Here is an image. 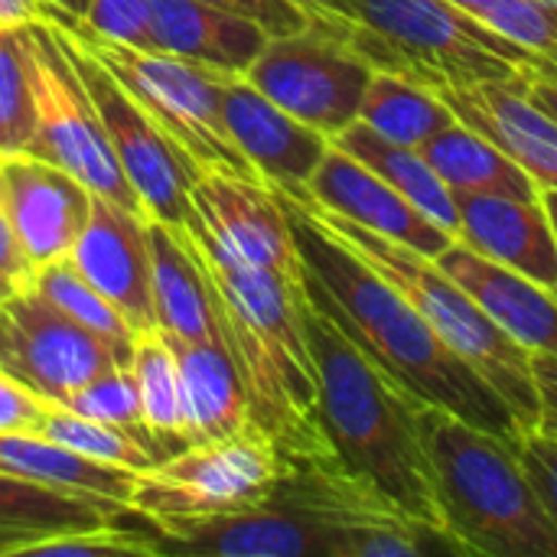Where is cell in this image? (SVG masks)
<instances>
[{"mask_svg":"<svg viewBox=\"0 0 557 557\" xmlns=\"http://www.w3.org/2000/svg\"><path fill=\"white\" fill-rule=\"evenodd\" d=\"M372 75L375 69L343 33L313 20L297 33L271 36L245 72L261 95L330 140L359 117Z\"/></svg>","mask_w":557,"mask_h":557,"instance_id":"10","label":"cell"},{"mask_svg":"<svg viewBox=\"0 0 557 557\" xmlns=\"http://www.w3.org/2000/svg\"><path fill=\"white\" fill-rule=\"evenodd\" d=\"M336 147L362 160L372 173H379L392 189H398L414 209H421L431 222H437L444 232L457 238L460 228V209L457 196L444 186V180L431 170V163L421 157L418 147H401L375 131H369L362 121H352L346 131L333 137Z\"/></svg>","mask_w":557,"mask_h":557,"instance_id":"28","label":"cell"},{"mask_svg":"<svg viewBox=\"0 0 557 557\" xmlns=\"http://www.w3.org/2000/svg\"><path fill=\"white\" fill-rule=\"evenodd\" d=\"M134 509L49 490L0 470V557L23 555L42 539L111 525Z\"/></svg>","mask_w":557,"mask_h":557,"instance_id":"25","label":"cell"},{"mask_svg":"<svg viewBox=\"0 0 557 557\" xmlns=\"http://www.w3.org/2000/svg\"><path fill=\"white\" fill-rule=\"evenodd\" d=\"M294 7H300L313 23H323L336 33L346 36V29L352 26L349 20V10H346V0H290Z\"/></svg>","mask_w":557,"mask_h":557,"instance_id":"42","label":"cell"},{"mask_svg":"<svg viewBox=\"0 0 557 557\" xmlns=\"http://www.w3.org/2000/svg\"><path fill=\"white\" fill-rule=\"evenodd\" d=\"M457 209L460 245L557 290V238L542 196L516 199L496 193H470L457 196Z\"/></svg>","mask_w":557,"mask_h":557,"instance_id":"20","label":"cell"},{"mask_svg":"<svg viewBox=\"0 0 557 557\" xmlns=\"http://www.w3.org/2000/svg\"><path fill=\"white\" fill-rule=\"evenodd\" d=\"M274 193L294 228L307 297L418 401L437 405L486 434L519 444L525 431L509 405L431 330L414 304L336 238L304 202L281 189Z\"/></svg>","mask_w":557,"mask_h":557,"instance_id":"1","label":"cell"},{"mask_svg":"<svg viewBox=\"0 0 557 557\" xmlns=\"http://www.w3.org/2000/svg\"><path fill=\"white\" fill-rule=\"evenodd\" d=\"M147 251L157 330L189 343H225L222 310L186 232L180 225L147 219Z\"/></svg>","mask_w":557,"mask_h":557,"instance_id":"23","label":"cell"},{"mask_svg":"<svg viewBox=\"0 0 557 557\" xmlns=\"http://www.w3.org/2000/svg\"><path fill=\"white\" fill-rule=\"evenodd\" d=\"M212 284L258 424L281 450L330 444L317 405V366L304 330V281H287L225 251L196 209L180 225Z\"/></svg>","mask_w":557,"mask_h":557,"instance_id":"2","label":"cell"},{"mask_svg":"<svg viewBox=\"0 0 557 557\" xmlns=\"http://www.w3.org/2000/svg\"><path fill=\"white\" fill-rule=\"evenodd\" d=\"M529 91L552 117H557V72H532Z\"/></svg>","mask_w":557,"mask_h":557,"instance_id":"44","label":"cell"},{"mask_svg":"<svg viewBox=\"0 0 557 557\" xmlns=\"http://www.w3.org/2000/svg\"><path fill=\"white\" fill-rule=\"evenodd\" d=\"M46 0H0V26H23L42 20Z\"/></svg>","mask_w":557,"mask_h":557,"instance_id":"43","label":"cell"},{"mask_svg":"<svg viewBox=\"0 0 557 557\" xmlns=\"http://www.w3.org/2000/svg\"><path fill=\"white\" fill-rule=\"evenodd\" d=\"M69 26H78L88 36H98V39H108L117 46L157 49L153 29H150V0H91L85 16Z\"/></svg>","mask_w":557,"mask_h":557,"instance_id":"36","label":"cell"},{"mask_svg":"<svg viewBox=\"0 0 557 557\" xmlns=\"http://www.w3.org/2000/svg\"><path fill=\"white\" fill-rule=\"evenodd\" d=\"M131 372L137 379L140 392V408H144V424L160 447L163 460L186 450V434H183V398H180V369L176 356L160 330L134 336V359Z\"/></svg>","mask_w":557,"mask_h":557,"instance_id":"30","label":"cell"},{"mask_svg":"<svg viewBox=\"0 0 557 557\" xmlns=\"http://www.w3.org/2000/svg\"><path fill=\"white\" fill-rule=\"evenodd\" d=\"M62 405L69 411H75V414H85V418H95V421H104V424H114V428L134 434L163 463V454H160V447L153 444V437H150V431L144 424L140 392H137V379H134L131 366H121V369H111V372L98 375L95 382H88L85 388H78Z\"/></svg>","mask_w":557,"mask_h":557,"instance_id":"34","label":"cell"},{"mask_svg":"<svg viewBox=\"0 0 557 557\" xmlns=\"http://www.w3.org/2000/svg\"><path fill=\"white\" fill-rule=\"evenodd\" d=\"M46 398L0 369V434H36Z\"/></svg>","mask_w":557,"mask_h":557,"instance_id":"38","label":"cell"},{"mask_svg":"<svg viewBox=\"0 0 557 557\" xmlns=\"http://www.w3.org/2000/svg\"><path fill=\"white\" fill-rule=\"evenodd\" d=\"M356 121H362L369 131H375L379 137L392 144L421 147L428 137H434L457 117L437 98L434 88L411 82L405 75H395V72H375L366 88Z\"/></svg>","mask_w":557,"mask_h":557,"instance_id":"29","label":"cell"},{"mask_svg":"<svg viewBox=\"0 0 557 557\" xmlns=\"http://www.w3.org/2000/svg\"><path fill=\"white\" fill-rule=\"evenodd\" d=\"M304 330L317 366L320 421L339 460L411 519L444 529L418 428L424 401L379 369L310 297Z\"/></svg>","mask_w":557,"mask_h":557,"instance_id":"3","label":"cell"},{"mask_svg":"<svg viewBox=\"0 0 557 557\" xmlns=\"http://www.w3.org/2000/svg\"><path fill=\"white\" fill-rule=\"evenodd\" d=\"M33 264L26 261L16 232L7 219V209L0 202V297L13 294V290H26L33 287Z\"/></svg>","mask_w":557,"mask_h":557,"instance_id":"40","label":"cell"},{"mask_svg":"<svg viewBox=\"0 0 557 557\" xmlns=\"http://www.w3.org/2000/svg\"><path fill=\"white\" fill-rule=\"evenodd\" d=\"M33 287L55 304L69 320H75L78 326L91 330L95 336H101L104 343H111L114 349L134 356V330L124 323V317L78 274V268L69 258L49 261L42 268H36L33 274Z\"/></svg>","mask_w":557,"mask_h":557,"instance_id":"32","label":"cell"},{"mask_svg":"<svg viewBox=\"0 0 557 557\" xmlns=\"http://www.w3.org/2000/svg\"><path fill=\"white\" fill-rule=\"evenodd\" d=\"M238 13H248L251 20H258L271 36H284V33H297L310 23V16L294 7L290 0H209Z\"/></svg>","mask_w":557,"mask_h":557,"instance_id":"39","label":"cell"},{"mask_svg":"<svg viewBox=\"0 0 557 557\" xmlns=\"http://www.w3.org/2000/svg\"><path fill=\"white\" fill-rule=\"evenodd\" d=\"M529 75L532 72L503 82L434 91L457 121L493 140L539 183V189H557V117L532 98Z\"/></svg>","mask_w":557,"mask_h":557,"instance_id":"19","label":"cell"},{"mask_svg":"<svg viewBox=\"0 0 557 557\" xmlns=\"http://www.w3.org/2000/svg\"><path fill=\"white\" fill-rule=\"evenodd\" d=\"M189 202L225 251L287 281H304V261L290 219L281 196L268 183L222 170H202L193 180Z\"/></svg>","mask_w":557,"mask_h":557,"instance_id":"13","label":"cell"},{"mask_svg":"<svg viewBox=\"0 0 557 557\" xmlns=\"http://www.w3.org/2000/svg\"><path fill=\"white\" fill-rule=\"evenodd\" d=\"M222 117L251 170L281 193H304L330 150L326 134L277 108L245 75L225 78Z\"/></svg>","mask_w":557,"mask_h":557,"instance_id":"18","label":"cell"},{"mask_svg":"<svg viewBox=\"0 0 557 557\" xmlns=\"http://www.w3.org/2000/svg\"><path fill=\"white\" fill-rule=\"evenodd\" d=\"M418 150L454 196H470V193H496L516 199L542 196L539 183L519 163H512L493 140H486L480 131H473L463 121L447 124L444 131L428 137Z\"/></svg>","mask_w":557,"mask_h":557,"instance_id":"27","label":"cell"},{"mask_svg":"<svg viewBox=\"0 0 557 557\" xmlns=\"http://www.w3.org/2000/svg\"><path fill=\"white\" fill-rule=\"evenodd\" d=\"M36 434L59 444V447H65V450L82 454V457H88L95 463L124 467V470H134V473H144V470L160 463V457L147 444H140L134 434H127V431H121L114 424L75 414V411H69L65 405H55V401L46 405Z\"/></svg>","mask_w":557,"mask_h":557,"instance_id":"31","label":"cell"},{"mask_svg":"<svg viewBox=\"0 0 557 557\" xmlns=\"http://www.w3.org/2000/svg\"><path fill=\"white\" fill-rule=\"evenodd\" d=\"M277 473V444L258 424H248L222 441L189 444L137 473L131 509L147 519L245 509L271 496Z\"/></svg>","mask_w":557,"mask_h":557,"instance_id":"11","label":"cell"},{"mask_svg":"<svg viewBox=\"0 0 557 557\" xmlns=\"http://www.w3.org/2000/svg\"><path fill=\"white\" fill-rule=\"evenodd\" d=\"M545 3H555V7H557V0H545Z\"/></svg>","mask_w":557,"mask_h":557,"instance_id":"48","label":"cell"},{"mask_svg":"<svg viewBox=\"0 0 557 557\" xmlns=\"http://www.w3.org/2000/svg\"><path fill=\"white\" fill-rule=\"evenodd\" d=\"M297 202H304L336 238H343L366 264H372L398 294H405L414 304V310L431 323V330L499 392V398L509 405L525 434L539 428V388L532 375V352L519 346L499 323H493L490 313L434 264V258L418 255L414 248L375 235L307 199Z\"/></svg>","mask_w":557,"mask_h":557,"instance_id":"5","label":"cell"},{"mask_svg":"<svg viewBox=\"0 0 557 557\" xmlns=\"http://www.w3.org/2000/svg\"><path fill=\"white\" fill-rule=\"evenodd\" d=\"M542 206H545V212L552 219V228H555L557 238V189H542Z\"/></svg>","mask_w":557,"mask_h":557,"instance_id":"46","label":"cell"},{"mask_svg":"<svg viewBox=\"0 0 557 557\" xmlns=\"http://www.w3.org/2000/svg\"><path fill=\"white\" fill-rule=\"evenodd\" d=\"M49 7H55L59 13H65L69 16V23H78L82 16H85V10H88V3L91 0H46ZM69 23H62V26H69Z\"/></svg>","mask_w":557,"mask_h":557,"instance_id":"45","label":"cell"},{"mask_svg":"<svg viewBox=\"0 0 557 557\" xmlns=\"http://www.w3.org/2000/svg\"><path fill=\"white\" fill-rule=\"evenodd\" d=\"M69 261L124 317L134 336L157 330L147 215L121 209L104 196L91 193L88 219L69 251Z\"/></svg>","mask_w":557,"mask_h":557,"instance_id":"16","label":"cell"},{"mask_svg":"<svg viewBox=\"0 0 557 557\" xmlns=\"http://www.w3.org/2000/svg\"><path fill=\"white\" fill-rule=\"evenodd\" d=\"M0 202L36 271L49 261L69 258L85 228L91 189L52 160L20 150L0 153Z\"/></svg>","mask_w":557,"mask_h":557,"instance_id":"15","label":"cell"},{"mask_svg":"<svg viewBox=\"0 0 557 557\" xmlns=\"http://www.w3.org/2000/svg\"><path fill=\"white\" fill-rule=\"evenodd\" d=\"M176 369H180V398H183V434L186 444L222 441L251 424L248 385L242 366L228 343H189L166 336Z\"/></svg>","mask_w":557,"mask_h":557,"instance_id":"24","label":"cell"},{"mask_svg":"<svg viewBox=\"0 0 557 557\" xmlns=\"http://www.w3.org/2000/svg\"><path fill=\"white\" fill-rule=\"evenodd\" d=\"M23 39L33 65V95H36V134L29 153L69 170L95 196H104L121 209L147 215L124 170L117 166L104 124L82 78L75 75L55 26L46 16L23 23Z\"/></svg>","mask_w":557,"mask_h":557,"instance_id":"8","label":"cell"},{"mask_svg":"<svg viewBox=\"0 0 557 557\" xmlns=\"http://www.w3.org/2000/svg\"><path fill=\"white\" fill-rule=\"evenodd\" d=\"M131 359L69 320L36 287L0 297V369L46 401L62 405L98 375L131 366Z\"/></svg>","mask_w":557,"mask_h":557,"instance_id":"12","label":"cell"},{"mask_svg":"<svg viewBox=\"0 0 557 557\" xmlns=\"http://www.w3.org/2000/svg\"><path fill=\"white\" fill-rule=\"evenodd\" d=\"M65 29L144 104V111L170 134V140L186 150L199 173L222 170L245 180H261L235 147L222 117V88L228 75L160 49H131L88 36L78 26Z\"/></svg>","mask_w":557,"mask_h":557,"instance_id":"7","label":"cell"},{"mask_svg":"<svg viewBox=\"0 0 557 557\" xmlns=\"http://www.w3.org/2000/svg\"><path fill=\"white\" fill-rule=\"evenodd\" d=\"M150 29L160 52L206 65L219 75H245L271 39L248 13L209 0H150Z\"/></svg>","mask_w":557,"mask_h":557,"instance_id":"22","label":"cell"},{"mask_svg":"<svg viewBox=\"0 0 557 557\" xmlns=\"http://www.w3.org/2000/svg\"><path fill=\"white\" fill-rule=\"evenodd\" d=\"M140 519L160 555L326 557L323 532L274 499L228 512Z\"/></svg>","mask_w":557,"mask_h":557,"instance_id":"14","label":"cell"},{"mask_svg":"<svg viewBox=\"0 0 557 557\" xmlns=\"http://www.w3.org/2000/svg\"><path fill=\"white\" fill-rule=\"evenodd\" d=\"M0 470L49 490L117 503L131 509L137 473L124 467L95 463L39 434H0Z\"/></svg>","mask_w":557,"mask_h":557,"instance_id":"26","label":"cell"},{"mask_svg":"<svg viewBox=\"0 0 557 557\" xmlns=\"http://www.w3.org/2000/svg\"><path fill=\"white\" fill-rule=\"evenodd\" d=\"M516 450L522 457V467H525L532 486L539 490L548 516L557 525V441L542 431H529V434H522Z\"/></svg>","mask_w":557,"mask_h":557,"instance_id":"37","label":"cell"},{"mask_svg":"<svg viewBox=\"0 0 557 557\" xmlns=\"http://www.w3.org/2000/svg\"><path fill=\"white\" fill-rule=\"evenodd\" d=\"M450 3H454V7H460V10H467L470 16H476V13H480V7H483L486 0H450Z\"/></svg>","mask_w":557,"mask_h":557,"instance_id":"47","label":"cell"},{"mask_svg":"<svg viewBox=\"0 0 557 557\" xmlns=\"http://www.w3.org/2000/svg\"><path fill=\"white\" fill-rule=\"evenodd\" d=\"M33 134L36 95L23 26H0V153L29 150Z\"/></svg>","mask_w":557,"mask_h":557,"instance_id":"33","label":"cell"},{"mask_svg":"<svg viewBox=\"0 0 557 557\" xmlns=\"http://www.w3.org/2000/svg\"><path fill=\"white\" fill-rule=\"evenodd\" d=\"M532 375L539 388V428L557 441V356L532 352Z\"/></svg>","mask_w":557,"mask_h":557,"instance_id":"41","label":"cell"},{"mask_svg":"<svg viewBox=\"0 0 557 557\" xmlns=\"http://www.w3.org/2000/svg\"><path fill=\"white\" fill-rule=\"evenodd\" d=\"M346 39L375 69L428 88H467L542 72V62L450 0H346Z\"/></svg>","mask_w":557,"mask_h":557,"instance_id":"6","label":"cell"},{"mask_svg":"<svg viewBox=\"0 0 557 557\" xmlns=\"http://www.w3.org/2000/svg\"><path fill=\"white\" fill-rule=\"evenodd\" d=\"M52 26L104 124L117 166L124 170L131 189L137 193L147 219H157L163 225H183L193 212L189 189L193 180L199 176V166L186 157V150L176 140H170V134L144 111V104L65 26L59 23Z\"/></svg>","mask_w":557,"mask_h":557,"instance_id":"9","label":"cell"},{"mask_svg":"<svg viewBox=\"0 0 557 557\" xmlns=\"http://www.w3.org/2000/svg\"><path fill=\"white\" fill-rule=\"evenodd\" d=\"M480 23L529 49L542 72H557V7L545 0H486L476 13Z\"/></svg>","mask_w":557,"mask_h":557,"instance_id":"35","label":"cell"},{"mask_svg":"<svg viewBox=\"0 0 557 557\" xmlns=\"http://www.w3.org/2000/svg\"><path fill=\"white\" fill-rule=\"evenodd\" d=\"M434 264L454 277L529 352L557 356V290L454 242Z\"/></svg>","mask_w":557,"mask_h":557,"instance_id":"21","label":"cell"},{"mask_svg":"<svg viewBox=\"0 0 557 557\" xmlns=\"http://www.w3.org/2000/svg\"><path fill=\"white\" fill-rule=\"evenodd\" d=\"M307 199L326 212H336L375 235H385L398 245L414 248L418 255L437 258L457 238L431 222L421 209H414L398 189H392L379 173H372L362 160L346 153L330 140L326 157L320 160L317 173L310 176L304 193H290Z\"/></svg>","mask_w":557,"mask_h":557,"instance_id":"17","label":"cell"},{"mask_svg":"<svg viewBox=\"0 0 557 557\" xmlns=\"http://www.w3.org/2000/svg\"><path fill=\"white\" fill-rule=\"evenodd\" d=\"M418 428L444 532L467 555L557 557L555 519L532 486L516 444L437 405H421Z\"/></svg>","mask_w":557,"mask_h":557,"instance_id":"4","label":"cell"}]
</instances>
